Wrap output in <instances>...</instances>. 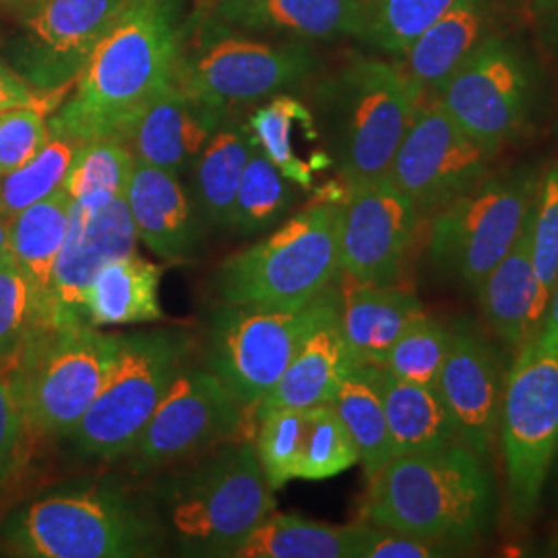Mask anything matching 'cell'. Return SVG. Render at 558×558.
Instances as JSON below:
<instances>
[{"instance_id": "1", "label": "cell", "mask_w": 558, "mask_h": 558, "mask_svg": "<svg viewBox=\"0 0 558 558\" xmlns=\"http://www.w3.org/2000/svg\"><path fill=\"white\" fill-rule=\"evenodd\" d=\"M182 9V0H129L48 122L50 133L77 143L124 140L145 106L177 81L189 29Z\"/></svg>"}, {"instance_id": "2", "label": "cell", "mask_w": 558, "mask_h": 558, "mask_svg": "<svg viewBox=\"0 0 558 558\" xmlns=\"http://www.w3.org/2000/svg\"><path fill=\"white\" fill-rule=\"evenodd\" d=\"M364 521L453 550L486 536L497 518V484L484 459L459 440L396 456L368 480Z\"/></svg>"}, {"instance_id": "3", "label": "cell", "mask_w": 558, "mask_h": 558, "mask_svg": "<svg viewBox=\"0 0 558 558\" xmlns=\"http://www.w3.org/2000/svg\"><path fill=\"white\" fill-rule=\"evenodd\" d=\"M154 505L184 557L232 558L276 511V497L253 440H228L170 465Z\"/></svg>"}, {"instance_id": "4", "label": "cell", "mask_w": 558, "mask_h": 558, "mask_svg": "<svg viewBox=\"0 0 558 558\" xmlns=\"http://www.w3.org/2000/svg\"><path fill=\"white\" fill-rule=\"evenodd\" d=\"M4 550L25 558L158 557L166 527L154 500L114 480L57 488L4 521Z\"/></svg>"}, {"instance_id": "5", "label": "cell", "mask_w": 558, "mask_h": 558, "mask_svg": "<svg viewBox=\"0 0 558 558\" xmlns=\"http://www.w3.org/2000/svg\"><path fill=\"white\" fill-rule=\"evenodd\" d=\"M339 203L319 201L221 260L214 290L228 306L300 308L339 276Z\"/></svg>"}, {"instance_id": "6", "label": "cell", "mask_w": 558, "mask_h": 558, "mask_svg": "<svg viewBox=\"0 0 558 558\" xmlns=\"http://www.w3.org/2000/svg\"><path fill=\"white\" fill-rule=\"evenodd\" d=\"M424 98L399 64L350 60L320 92L329 154L345 189L389 174Z\"/></svg>"}, {"instance_id": "7", "label": "cell", "mask_w": 558, "mask_h": 558, "mask_svg": "<svg viewBox=\"0 0 558 558\" xmlns=\"http://www.w3.org/2000/svg\"><path fill=\"white\" fill-rule=\"evenodd\" d=\"M120 333L89 320L48 325L7 364L29 430L69 437L119 359Z\"/></svg>"}, {"instance_id": "8", "label": "cell", "mask_w": 558, "mask_h": 558, "mask_svg": "<svg viewBox=\"0 0 558 558\" xmlns=\"http://www.w3.org/2000/svg\"><path fill=\"white\" fill-rule=\"evenodd\" d=\"M500 458L511 513L530 523L538 513L558 439V333L542 327L518 350L500 399Z\"/></svg>"}, {"instance_id": "9", "label": "cell", "mask_w": 558, "mask_h": 558, "mask_svg": "<svg viewBox=\"0 0 558 558\" xmlns=\"http://www.w3.org/2000/svg\"><path fill=\"white\" fill-rule=\"evenodd\" d=\"M191 348L193 338L184 329L120 333L119 359L110 377L69 435L81 458H126L168 385L184 366Z\"/></svg>"}, {"instance_id": "10", "label": "cell", "mask_w": 558, "mask_h": 558, "mask_svg": "<svg viewBox=\"0 0 558 558\" xmlns=\"http://www.w3.org/2000/svg\"><path fill=\"white\" fill-rule=\"evenodd\" d=\"M339 311L331 286L300 308H248L223 304L211 319L209 371L253 420L263 398L276 387L300 345L320 323Z\"/></svg>"}, {"instance_id": "11", "label": "cell", "mask_w": 558, "mask_h": 558, "mask_svg": "<svg viewBox=\"0 0 558 558\" xmlns=\"http://www.w3.org/2000/svg\"><path fill=\"white\" fill-rule=\"evenodd\" d=\"M538 179L530 170L488 177L430 221V259L440 274L474 292L511 251L534 203Z\"/></svg>"}, {"instance_id": "12", "label": "cell", "mask_w": 558, "mask_h": 558, "mask_svg": "<svg viewBox=\"0 0 558 558\" xmlns=\"http://www.w3.org/2000/svg\"><path fill=\"white\" fill-rule=\"evenodd\" d=\"M207 17L199 40L182 48L177 81L201 101L226 114L232 106L267 100L304 80L315 59L302 44H271L230 36Z\"/></svg>"}, {"instance_id": "13", "label": "cell", "mask_w": 558, "mask_h": 558, "mask_svg": "<svg viewBox=\"0 0 558 558\" xmlns=\"http://www.w3.org/2000/svg\"><path fill=\"white\" fill-rule=\"evenodd\" d=\"M244 420L209 368L182 366L124 459L135 474L163 470L236 440Z\"/></svg>"}, {"instance_id": "14", "label": "cell", "mask_w": 558, "mask_h": 558, "mask_svg": "<svg viewBox=\"0 0 558 558\" xmlns=\"http://www.w3.org/2000/svg\"><path fill=\"white\" fill-rule=\"evenodd\" d=\"M495 156L430 98L420 104L387 177L414 201L424 220L488 179Z\"/></svg>"}, {"instance_id": "15", "label": "cell", "mask_w": 558, "mask_h": 558, "mask_svg": "<svg viewBox=\"0 0 558 558\" xmlns=\"http://www.w3.org/2000/svg\"><path fill=\"white\" fill-rule=\"evenodd\" d=\"M129 0H36L9 44L11 69L44 94L64 92Z\"/></svg>"}, {"instance_id": "16", "label": "cell", "mask_w": 558, "mask_h": 558, "mask_svg": "<svg viewBox=\"0 0 558 558\" xmlns=\"http://www.w3.org/2000/svg\"><path fill=\"white\" fill-rule=\"evenodd\" d=\"M449 117L493 151L515 140L532 106V77L518 50L484 38L437 96Z\"/></svg>"}, {"instance_id": "17", "label": "cell", "mask_w": 558, "mask_h": 558, "mask_svg": "<svg viewBox=\"0 0 558 558\" xmlns=\"http://www.w3.org/2000/svg\"><path fill=\"white\" fill-rule=\"evenodd\" d=\"M422 216L389 177L345 189L339 203V274L354 283H396Z\"/></svg>"}, {"instance_id": "18", "label": "cell", "mask_w": 558, "mask_h": 558, "mask_svg": "<svg viewBox=\"0 0 558 558\" xmlns=\"http://www.w3.org/2000/svg\"><path fill=\"white\" fill-rule=\"evenodd\" d=\"M502 364L490 341L472 323L451 329V345L440 368L437 389L453 420L458 440L488 461L497 440Z\"/></svg>"}, {"instance_id": "19", "label": "cell", "mask_w": 558, "mask_h": 558, "mask_svg": "<svg viewBox=\"0 0 558 558\" xmlns=\"http://www.w3.org/2000/svg\"><path fill=\"white\" fill-rule=\"evenodd\" d=\"M137 240L126 197L100 209L73 203L69 234L52 274L48 299L50 323L66 325L85 319L83 296L92 279L110 260L135 253Z\"/></svg>"}, {"instance_id": "20", "label": "cell", "mask_w": 558, "mask_h": 558, "mask_svg": "<svg viewBox=\"0 0 558 558\" xmlns=\"http://www.w3.org/2000/svg\"><path fill=\"white\" fill-rule=\"evenodd\" d=\"M221 122V110L172 81L145 106L122 143L135 160L180 177L195 166Z\"/></svg>"}, {"instance_id": "21", "label": "cell", "mask_w": 558, "mask_h": 558, "mask_svg": "<svg viewBox=\"0 0 558 558\" xmlns=\"http://www.w3.org/2000/svg\"><path fill=\"white\" fill-rule=\"evenodd\" d=\"M126 205L137 239L160 259H195L205 242V220L179 177L135 160Z\"/></svg>"}, {"instance_id": "22", "label": "cell", "mask_w": 558, "mask_h": 558, "mask_svg": "<svg viewBox=\"0 0 558 558\" xmlns=\"http://www.w3.org/2000/svg\"><path fill=\"white\" fill-rule=\"evenodd\" d=\"M209 17L228 29L333 40L362 38L368 9L362 0H216Z\"/></svg>"}, {"instance_id": "23", "label": "cell", "mask_w": 558, "mask_h": 558, "mask_svg": "<svg viewBox=\"0 0 558 558\" xmlns=\"http://www.w3.org/2000/svg\"><path fill=\"white\" fill-rule=\"evenodd\" d=\"M486 325L497 338L519 350L546 319L548 299L539 288L532 257V209L511 251L482 279L476 290Z\"/></svg>"}, {"instance_id": "24", "label": "cell", "mask_w": 558, "mask_h": 558, "mask_svg": "<svg viewBox=\"0 0 558 558\" xmlns=\"http://www.w3.org/2000/svg\"><path fill=\"white\" fill-rule=\"evenodd\" d=\"M422 317L418 296L396 283L348 281L339 292V325L352 366H383L393 343Z\"/></svg>"}, {"instance_id": "25", "label": "cell", "mask_w": 558, "mask_h": 558, "mask_svg": "<svg viewBox=\"0 0 558 558\" xmlns=\"http://www.w3.org/2000/svg\"><path fill=\"white\" fill-rule=\"evenodd\" d=\"M246 126L260 154L300 189H313L317 177L336 166L315 114L292 96L269 98Z\"/></svg>"}, {"instance_id": "26", "label": "cell", "mask_w": 558, "mask_h": 558, "mask_svg": "<svg viewBox=\"0 0 558 558\" xmlns=\"http://www.w3.org/2000/svg\"><path fill=\"white\" fill-rule=\"evenodd\" d=\"M352 368L339 325V311L304 339L296 356L255 410V422L283 408H313L333 403L339 383Z\"/></svg>"}, {"instance_id": "27", "label": "cell", "mask_w": 558, "mask_h": 558, "mask_svg": "<svg viewBox=\"0 0 558 558\" xmlns=\"http://www.w3.org/2000/svg\"><path fill=\"white\" fill-rule=\"evenodd\" d=\"M486 27V0H458L412 41L399 64L422 98H437L442 85L472 54Z\"/></svg>"}, {"instance_id": "28", "label": "cell", "mask_w": 558, "mask_h": 558, "mask_svg": "<svg viewBox=\"0 0 558 558\" xmlns=\"http://www.w3.org/2000/svg\"><path fill=\"white\" fill-rule=\"evenodd\" d=\"M160 279V265L140 257L137 253L110 260L85 290V319L96 327L163 319Z\"/></svg>"}, {"instance_id": "29", "label": "cell", "mask_w": 558, "mask_h": 558, "mask_svg": "<svg viewBox=\"0 0 558 558\" xmlns=\"http://www.w3.org/2000/svg\"><path fill=\"white\" fill-rule=\"evenodd\" d=\"M377 380L393 458L439 449L458 440L453 420L437 387L399 379L380 366Z\"/></svg>"}, {"instance_id": "30", "label": "cell", "mask_w": 558, "mask_h": 558, "mask_svg": "<svg viewBox=\"0 0 558 558\" xmlns=\"http://www.w3.org/2000/svg\"><path fill=\"white\" fill-rule=\"evenodd\" d=\"M255 149L248 126L223 124L207 141L193 166V199L207 226L232 230L240 179Z\"/></svg>"}, {"instance_id": "31", "label": "cell", "mask_w": 558, "mask_h": 558, "mask_svg": "<svg viewBox=\"0 0 558 558\" xmlns=\"http://www.w3.org/2000/svg\"><path fill=\"white\" fill-rule=\"evenodd\" d=\"M356 530L323 521L271 513L232 558H354Z\"/></svg>"}, {"instance_id": "32", "label": "cell", "mask_w": 558, "mask_h": 558, "mask_svg": "<svg viewBox=\"0 0 558 558\" xmlns=\"http://www.w3.org/2000/svg\"><path fill=\"white\" fill-rule=\"evenodd\" d=\"M71 207L73 201L69 193L60 189L11 220L13 260L34 281L46 302L50 299L54 265L69 234Z\"/></svg>"}, {"instance_id": "33", "label": "cell", "mask_w": 558, "mask_h": 558, "mask_svg": "<svg viewBox=\"0 0 558 558\" xmlns=\"http://www.w3.org/2000/svg\"><path fill=\"white\" fill-rule=\"evenodd\" d=\"M333 408L359 449L366 480L393 459L377 366H352L339 383Z\"/></svg>"}, {"instance_id": "34", "label": "cell", "mask_w": 558, "mask_h": 558, "mask_svg": "<svg viewBox=\"0 0 558 558\" xmlns=\"http://www.w3.org/2000/svg\"><path fill=\"white\" fill-rule=\"evenodd\" d=\"M135 156L119 140L80 143L62 189L71 201L87 209H100L126 197Z\"/></svg>"}, {"instance_id": "35", "label": "cell", "mask_w": 558, "mask_h": 558, "mask_svg": "<svg viewBox=\"0 0 558 558\" xmlns=\"http://www.w3.org/2000/svg\"><path fill=\"white\" fill-rule=\"evenodd\" d=\"M294 205L292 182L255 147L240 179L232 211V232L263 234L283 220Z\"/></svg>"}, {"instance_id": "36", "label": "cell", "mask_w": 558, "mask_h": 558, "mask_svg": "<svg viewBox=\"0 0 558 558\" xmlns=\"http://www.w3.org/2000/svg\"><path fill=\"white\" fill-rule=\"evenodd\" d=\"M77 141L52 135L34 160L0 177V216L13 220L23 209L50 197L62 189L71 161L77 154Z\"/></svg>"}, {"instance_id": "37", "label": "cell", "mask_w": 558, "mask_h": 558, "mask_svg": "<svg viewBox=\"0 0 558 558\" xmlns=\"http://www.w3.org/2000/svg\"><path fill=\"white\" fill-rule=\"evenodd\" d=\"M52 325L48 302L15 263L0 267V364L17 359L23 345Z\"/></svg>"}, {"instance_id": "38", "label": "cell", "mask_w": 558, "mask_h": 558, "mask_svg": "<svg viewBox=\"0 0 558 558\" xmlns=\"http://www.w3.org/2000/svg\"><path fill=\"white\" fill-rule=\"evenodd\" d=\"M360 463L359 449L333 403L306 408L299 480H327Z\"/></svg>"}, {"instance_id": "39", "label": "cell", "mask_w": 558, "mask_h": 558, "mask_svg": "<svg viewBox=\"0 0 558 558\" xmlns=\"http://www.w3.org/2000/svg\"><path fill=\"white\" fill-rule=\"evenodd\" d=\"M306 430V408H283L263 414L255 422V451L274 490L299 480L302 442Z\"/></svg>"}, {"instance_id": "40", "label": "cell", "mask_w": 558, "mask_h": 558, "mask_svg": "<svg viewBox=\"0 0 558 558\" xmlns=\"http://www.w3.org/2000/svg\"><path fill=\"white\" fill-rule=\"evenodd\" d=\"M458 0H375L362 38L389 54L403 50Z\"/></svg>"}, {"instance_id": "41", "label": "cell", "mask_w": 558, "mask_h": 558, "mask_svg": "<svg viewBox=\"0 0 558 558\" xmlns=\"http://www.w3.org/2000/svg\"><path fill=\"white\" fill-rule=\"evenodd\" d=\"M449 345L451 329L426 315L393 343L380 368L399 379L437 387Z\"/></svg>"}, {"instance_id": "42", "label": "cell", "mask_w": 558, "mask_h": 558, "mask_svg": "<svg viewBox=\"0 0 558 558\" xmlns=\"http://www.w3.org/2000/svg\"><path fill=\"white\" fill-rule=\"evenodd\" d=\"M532 257L544 296L558 278V161L538 179L532 203Z\"/></svg>"}, {"instance_id": "43", "label": "cell", "mask_w": 558, "mask_h": 558, "mask_svg": "<svg viewBox=\"0 0 558 558\" xmlns=\"http://www.w3.org/2000/svg\"><path fill=\"white\" fill-rule=\"evenodd\" d=\"M50 141V126L38 106L0 112V177L34 160Z\"/></svg>"}, {"instance_id": "44", "label": "cell", "mask_w": 558, "mask_h": 558, "mask_svg": "<svg viewBox=\"0 0 558 558\" xmlns=\"http://www.w3.org/2000/svg\"><path fill=\"white\" fill-rule=\"evenodd\" d=\"M29 424L23 414L15 383L0 364V488L20 472L25 459Z\"/></svg>"}, {"instance_id": "45", "label": "cell", "mask_w": 558, "mask_h": 558, "mask_svg": "<svg viewBox=\"0 0 558 558\" xmlns=\"http://www.w3.org/2000/svg\"><path fill=\"white\" fill-rule=\"evenodd\" d=\"M354 558H439L458 555V550L449 546L405 536L368 521L354 523Z\"/></svg>"}, {"instance_id": "46", "label": "cell", "mask_w": 558, "mask_h": 558, "mask_svg": "<svg viewBox=\"0 0 558 558\" xmlns=\"http://www.w3.org/2000/svg\"><path fill=\"white\" fill-rule=\"evenodd\" d=\"M17 106H38V96L17 71L0 62V112Z\"/></svg>"}, {"instance_id": "47", "label": "cell", "mask_w": 558, "mask_h": 558, "mask_svg": "<svg viewBox=\"0 0 558 558\" xmlns=\"http://www.w3.org/2000/svg\"><path fill=\"white\" fill-rule=\"evenodd\" d=\"M532 13L539 38L558 54V0H534Z\"/></svg>"}, {"instance_id": "48", "label": "cell", "mask_w": 558, "mask_h": 558, "mask_svg": "<svg viewBox=\"0 0 558 558\" xmlns=\"http://www.w3.org/2000/svg\"><path fill=\"white\" fill-rule=\"evenodd\" d=\"M11 263H15L11 251V221L0 216V267Z\"/></svg>"}, {"instance_id": "49", "label": "cell", "mask_w": 558, "mask_h": 558, "mask_svg": "<svg viewBox=\"0 0 558 558\" xmlns=\"http://www.w3.org/2000/svg\"><path fill=\"white\" fill-rule=\"evenodd\" d=\"M542 327H548V329H555L558 333V278L555 281V288L550 292V300H548V308H546V319Z\"/></svg>"}, {"instance_id": "50", "label": "cell", "mask_w": 558, "mask_h": 558, "mask_svg": "<svg viewBox=\"0 0 558 558\" xmlns=\"http://www.w3.org/2000/svg\"><path fill=\"white\" fill-rule=\"evenodd\" d=\"M546 484H550V490H553V499L558 502V439L557 447H555V453H553V461H550V470H548V478Z\"/></svg>"}, {"instance_id": "51", "label": "cell", "mask_w": 558, "mask_h": 558, "mask_svg": "<svg viewBox=\"0 0 558 558\" xmlns=\"http://www.w3.org/2000/svg\"><path fill=\"white\" fill-rule=\"evenodd\" d=\"M36 0H0V7L9 9V11H15V13H23L27 11Z\"/></svg>"}, {"instance_id": "52", "label": "cell", "mask_w": 558, "mask_h": 558, "mask_svg": "<svg viewBox=\"0 0 558 558\" xmlns=\"http://www.w3.org/2000/svg\"><path fill=\"white\" fill-rule=\"evenodd\" d=\"M362 2H364V4H366V9H371V4H373V2H375V0H362Z\"/></svg>"}]
</instances>
